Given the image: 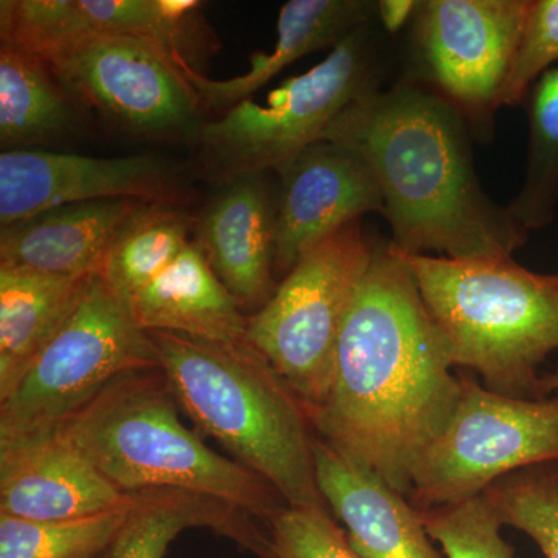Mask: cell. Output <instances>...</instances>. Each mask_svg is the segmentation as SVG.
Listing matches in <instances>:
<instances>
[{
    "instance_id": "1",
    "label": "cell",
    "mask_w": 558,
    "mask_h": 558,
    "mask_svg": "<svg viewBox=\"0 0 558 558\" xmlns=\"http://www.w3.org/2000/svg\"><path fill=\"white\" fill-rule=\"evenodd\" d=\"M451 368L409 267L376 242L341 326L328 395L311 414L315 433L409 498L414 464L457 409L461 379Z\"/></svg>"
},
{
    "instance_id": "2",
    "label": "cell",
    "mask_w": 558,
    "mask_h": 558,
    "mask_svg": "<svg viewBox=\"0 0 558 558\" xmlns=\"http://www.w3.org/2000/svg\"><path fill=\"white\" fill-rule=\"evenodd\" d=\"M468 121L414 81L352 102L322 140L354 150L384 194L392 241L409 255L502 258L529 233L481 185Z\"/></svg>"
},
{
    "instance_id": "3",
    "label": "cell",
    "mask_w": 558,
    "mask_h": 558,
    "mask_svg": "<svg viewBox=\"0 0 558 558\" xmlns=\"http://www.w3.org/2000/svg\"><path fill=\"white\" fill-rule=\"evenodd\" d=\"M160 369L201 436L218 440L290 508L329 509L315 473L310 411L250 341L149 330Z\"/></svg>"
},
{
    "instance_id": "4",
    "label": "cell",
    "mask_w": 558,
    "mask_h": 558,
    "mask_svg": "<svg viewBox=\"0 0 558 558\" xmlns=\"http://www.w3.org/2000/svg\"><path fill=\"white\" fill-rule=\"evenodd\" d=\"M160 368L132 371L51 435L69 444L123 494L178 488L219 499L266 524L284 508L267 481L209 449L179 417Z\"/></svg>"
},
{
    "instance_id": "5",
    "label": "cell",
    "mask_w": 558,
    "mask_h": 558,
    "mask_svg": "<svg viewBox=\"0 0 558 558\" xmlns=\"http://www.w3.org/2000/svg\"><path fill=\"white\" fill-rule=\"evenodd\" d=\"M429 317L453 366L475 371L490 391L546 398L539 366L558 351V274H537L513 259L409 255Z\"/></svg>"
},
{
    "instance_id": "6",
    "label": "cell",
    "mask_w": 558,
    "mask_h": 558,
    "mask_svg": "<svg viewBox=\"0 0 558 558\" xmlns=\"http://www.w3.org/2000/svg\"><path fill=\"white\" fill-rule=\"evenodd\" d=\"M384 57L373 27L351 33L329 57L286 80L264 105L241 101L196 132L209 172L233 180L264 174L295 159L322 140L352 102L380 90Z\"/></svg>"
},
{
    "instance_id": "7",
    "label": "cell",
    "mask_w": 558,
    "mask_h": 558,
    "mask_svg": "<svg viewBox=\"0 0 558 558\" xmlns=\"http://www.w3.org/2000/svg\"><path fill=\"white\" fill-rule=\"evenodd\" d=\"M362 219L301 253L263 310L248 315L247 337L310 411L328 395L349 306L373 260Z\"/></svg>"
},
{
    "instance_id": "8",
    "label": "cell",
    "mask_w": 558,
    "mask_h": 558,
    "mask_svg": "<svg viewBox=\"0 0 558 558\" xmlns=\"http://www.w3.org/2000/svg\"><path fill=\"white\" fill-rule=\"evenodd\" d=\"M154 368L160 363L148 332L95 277L64 328L0 400V444L51 435L119 377Z\"/></svg>"
},
{
    "instance_id": "9",
    "label": "cell",
    "mask_w": 558,
    "mask_h": 558,
    "mask_svg": "<svg viewBox=\"0 0 558 558\" xmlns=\"http://www.w3.org/2000/svg\"><path fill=\"white\" fill-rule=\"evenodd\" d=\"M459 379L457 409L411 472L409 501L417 510L480 497L510 473L558 462V391L519 399L472 376Z\"/></svg>"
},
{
    "instance_id": "10",
    "label": "cell",
    "mask_w": 558,
    "mask_h": 558,
    "mask_svg": "<svg viewBox=\"0 0 558 558\" xmlns=\"http://www.w3.org/2000/svg\"><path fill=\"white\" fill-rule=\"evenodd\" d=\"M531 0H424L413 17V46L424 86L468 121L473 138H494Z\"/></svg>"
},
{
    "instance_id": "11",
    "label": "cell",
    "mask_w": 558,
    "mask_h": 558,
    "mask_svg": "<svg viewBox=\"0 0 558 558\" xmlns=\"http://www.w3.org/2000/svg\"><path fill=\"white\" fill-rule=\"evenodd\" d=\"M76 105L148 137L202 126L199 95L170 54L150 40L84 35L44 54Z\"/></svg>"
},
{
    "instance_id": "12",
    "label": "cell",
    "mask_w": 558,
    "mask_h": 558,
    "mask_svg": "<svg viewBox=\"0 0 558 558\" xmlns=\"http://www.w3.org/2000/svg\"><path fill=\"white\" fill-rule=\"evenodd\" d=\"M197 0H2L0 40L44 57L84 35L150 40L196 72L219 49Z\"/></svg>"
},
{
    "instance_id": "13",
    "label": "cell",
    "mask_w": 558,
    "mask_h": 558,
    "mask_svg": "<svg viewBox=\"0 0 558 558\" xmlns=\"http://www.w3.org/2000/svg\"><path fill=\"white\" fill-rule=\"evenodd\" d=\"M178 172L159 157H102L40 149L0 154V223L9 227L44 209L78 202L137 199L171 202Z\"/></svg>"
},
{
    "instance_id": "14",
    "label": "cell",
    "mask_w": 558,
    "mask_h": 558,
    "mask_svg": "<svg viewBox=\"0 0 558 558\" xmlns=\"http://www.w3.org/2000/svg\"><path fill=\"white\" fill-rule=\"evenodd\" d=\"M275 274L286 275L304 250L362 219L384 216L376 175L354 150L319 140L278 171Z\"/></svg>"
},
{
    "instance_id": "15",
    "label": "cell",
    "mask_w": 558,
    "mask_h": 558,
    "mask_svg": "<svg viewBox=\"0 0 558 558\" xmlns=\"http://www.w3.org/2000/svg\"><path fill=\"white\" fill-rule=\"evenodd\" d=\"M83 454L54 435L0 444V515L83 519L130 505Z\"/></svg>"
},
{
    "instance_id": "16",
    "label": "cell",
    "mask_w": 558,
    "mask_h": 558,
    "mask_svg": "<svg viewBox=\"0 0 558 558\" xmlns=\"http://www.w3.org/2000/svg\"><path fill=\"white\" fill-rule=\"evenodd\" d=\"M277 197L264 174L230 180L197 223L196 244L242 311L269 303L275 281Z\"/></svg>"
},
{
    "instance_id": "17",
    "label": "cell",
    "mask_w": 558,
    "mask_h": 558,
    "mask_svg": "<svg viewBox=\"0 0 558 558\" xmlns=\"http://www.w3.org/2000/svg\"><path fill=\"white\" fill-rule=\"evenodd\" d=\"M315 473L326 505L362 558H446L405 495L315 439Z\"/></svg>"
},
{
    "instance_id": "18",
    "label": "cell",
    "mask_w": 558,
    "mask_h": 558,
    "mask_svg": "<svg viewBox=\"0 0 558 558\" xmlns=\"http://www.w3.org/2000/svg\"><path fill=\"white\" fill-rule=\"evenodd\" d=\"M142 202H78L2 227L0 267L62 277H100L120 227Z\"/></svg>"
},
{
    "instance_id": "19",
    "label": "cell",
    "mask_w": 558,
    "mask_h": 558,
    "mask_svg": "<svg viewBox=\"0 0 558 558\" xmlns=\"http://www.w3.org/2000/svg\"><path fill=\"white\" fill-rule=\"evenodd\" d=\"M377 2L371 0H289L278 17V39L270 53L250 57L247 72L230 80H211L179 62L205 109L226 113L248 100L292 62L323 49H333L351 33L373 25Z\"/></svg>"
},
{
    "instance_id": "20",
    "label": "cell",
    "mask_w": 558,
    "mask_h": 558,
    "mask_svg": "<svg viewBox=\"0 0 558 558\" xmlns=\"http://www.w3.org/2000/svg\"><path fill=\"white\" fill-rule=\"evenodd\" d=\"M145 330L183 333L215 343L247 341L248 317L191 241L179 258L128 304Z\"/></svg>"
},
{
    "instance_id": "21",
    "label": "cell",
    "mask_w": 558,
    "mask_h": 558,
    "mask_svg": "<svg viewBox=\"0 0 558 558\" xmlns=\"http://www.w3.org/2000/svg\"><path fill=\"white\" fill-rule=\"evenodd\" d=\"M94 279L0 267V400L64 328Z\"/></svg>"
},
{
    "instance_id": "22",
    "label": "cell",
    "mask_w": 558,
    "mask_h": 558,
    "mask_svg": "<svg viewBox=\"0 0 558 558\" xmlns=\"http://www.w3.org/2000/svg\"><path fill=\"white\" fill-rule=\"evenodd\" d=\"M255 517L219 499L178 488H150L131 494V506L112 558H163L179 534L209 529L258 558H275L267 532Z\"/></svg>"
},
{
    "instance_id": "23",
    "label": "cell",
    "mask_w": 558,
    "mask_h": 558,
    "mask_svg": "<svg viewBox=\"0 0 558 558\" xmlns=\"http://www.w3.org/2000/svg\"><path fill=\"white\" fill-rule=\"evenodd\" d=\"M76 102L39 54L0 40V143L31 149L68 135Z\"/></svg>"
},
{
    "instance_id": "24",
    "label": "cell",
    "mask_w": 558,
    "mask_h": 558,
    "mask_svg": "<svg viewBox=\"0 0 558 558\" xmlns=\"http://www.w3.org/2000/svg\"><path fill=\"white\" fill-rule=\"evenodd\" d=\"M190 227L189 216L171 202H142L120 227L100 277L130 304L179 258L191 242Z\"/></svg>"
},
{
    "instance_id": "25",
    "label": "cell",
    "mask_w": 558,
    "mask_h": 558,
    "mask_svg": "<svg viewBox=\"0 0 558 558\" xmlns=\"http://www.w3.org/2000/svg\"><path fill=\"white\" fill-rule=\"evenodd\" d=\"M526 101V171L508 208L521 229L531 234L550 226L558 208V64L532 86Z\"/></svg>"
},
{
    "instance_id": "26",
    "label": "cell",
    "mask_w": 558,
    "mask_h": 558,
    "mask_svg": "<svg viewBox=\"0 0 558 558\" xmlns=\"http://www.w3.org/2000/svg\"><path fill=\"white\" fill-rule=\"evenodd\" d=\"M130 505L83 519L31 521L0 515V558H97L109 553Z\"/></svg>"
},
{
    "instance_id": "27",
    "label": "cell",
    "mask_w": 558,
    "mask_h": 558,
    "mask_svg": "<svg viewBox=\"0 0 558 558\" xmlns=\"http://www.w3.org/2000/svg\"><path fill=\"white\" fill-rule=\"evenodd\" d=\"M483 497L502 526L526 534L545 558H558V462L510 473Z\"/></svg>"
},
{
    "instance_id": "28",
    "label": "cell",
    "mask_w": 558,
    "mask_h": 558,
    "mask_svg": "<svg viewBox=\"0 0 558 558\" xmlns=\"http://www.w3.org/2000/svg\"><path fill=\"white\" fill-rule=\"evenodd\" d=\"M433 542L446 558H513L494 510L483 495L446 508L418 510Z\"/></svg>"
},
{
    "instance_id": "29",
    "label": "cell",
    "mask_w": 558,
    "mask_h": 558,
    "mask_svg": "<svg viewBox=\"0 0 558 558\" xmlns=\"http://www.w3.org/2000/svg\"><path fill=\"white\" fill-rule=\"evenodd\" d=\"M266 526L275 558H362L329 509L284 506Z\"/></svg>"
},
{
    "instance_id": "30",
    "label": "cell",
    "mask_w": 558,
    "mask_h": 558,
    "mask_svg": "<svg viewBox=\"0 0 558 558\" xmlns=\"http://www.w3.org/2000/svg\"><path fill=\"white\" fill-rule=\"evenodd\" d=\"M557 64L558 0H531L519 49L502 90L501 108H515L526 101L532 86Z\"/></svg>"
},
{
    "instance_id": "31",
    "label": "cell",
    "mask_w": 558,
    "mask_h": 558,
    "mask_svg": "<svg viewBox=\"0 0 558 558\" xmlns=\"http://www.w3.org/2000/svg\"><path fill=\"white\" fill-rule=\"evenodd\" d=\"M417 5L416 0H380L377 2V17L385 31L396 33L407 21L413 20Z\"/></svg>"
},
{
    "instance_id": "32",
    "label": "cell",
    "mask_w": 558,
    "mask_h": 558,
    "mask_svg": "<svg viewBox=\"0 0 558 558\" xmlns=\"http://www.w3.org/2000/svg\"><path fill=\"white\" fill-rule=\"evenodd\" d=\"M543 389L546 395L558 391V371L556 373L543 374Z\"/></svg>"
},
{
    "instance_id": "33",
    "label": "cell",
    "mask_w": 558,
    "mask_h": 558,
    "mask_svg": "<svg viewBox=\"0 0 558 558\" xmlns=\"http://www.w3.org/2000/svg\"><path fill=\"white\" fill-rule=\"evenodd\" d=\"M97 558H112V554H110V550H109V553L102 554V556L97 557Z\"/></svg>"
}]
</instances>
